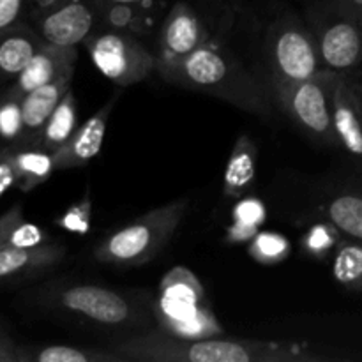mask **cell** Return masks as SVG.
<instances>
[{
	"label": "cell",
	"mask_w": 362,
	"mask_h": 362,
	"mask_svg": "<svg viewBox=\"0 0 362 362\" xmlns=\"http://www.w3.org/2000/svg\"><path fill=\"white\" fill-rule=\"evenodd\" d=\"M243 4L232 42L269 94L283 83L308 80L324 71L320 53L303 13L286 0Z\"/></svg>",
	"instance_id": "6da1fadb"
},
{
	"label": "cell",
	"mask_w": 362,
	"mask_h": 362,
	"mask_svg": "<svg viewBox=\"0 0 362 362\" xmlns=\"http://www.w3.org/2000/svg\"><path fill=\"white\" fill-rule=\"evenodd\" d=\"M156 74L166 83L221 99L260 119L274 113L276 105L264 81L226 39L209 42L175 62L158 64Z\"/></svg>",
	"instance_id": "7a4b0ae2"
},
{
	"label": "cell",
	"mask_w": 362,
	"mask_h": 362,
	"mask_svg": "<svg viewBox=\"0 0 362 362\" xmlns=\"http://www.w3.org/2000/svg\"><path fill=\"white\" fill-rule=\"evenodd\" d=\"M127 362H322L331 357L286 341L179 338L163 329L126 336L112 346Z\"/></svg>",
	"instance_id": "3957f363"
},
{
	"label": "cell",
	"mask_w": 362,
	"mask_h": 362,
	"mask_svg": "<svg viewBox=\"0 0 362 362\" xmlns=\"http://www.w3.org/2000/svg\"><path fill=\"white\" fill-rule=\"evenodd\" d=\"M45 310L88 329L126 332L127 336L154 329V300L144 292L110 288L87 281H49L37 290Z\"/></svg>",
	"instance_id": "277c9868"
},
{
	"label": "cell",
	"mask_w": 362,
	"mask_h": 362,
	"mask_svg": "<svg viewBox=\"0 0 362 362\" xmlns=\"http://www.w3.org/2000/svg\"><path fill=\"white\" fill-rule=\"evenodd\" d=\"M243 0H172L156 35L158 64L175 62L212 41H230Z\"/></svg>",
	"instance_id": "5b68a950"
},
{
	"label": "cell",
	"mask_w": 362,
	"mask_h": 362,
	"mask_svg": "<svg viewBox=\"0 0 362 362\" xmlns=\"http://www.w3.org/2000/svg\"><path fill=\"white\" fill-rule=\"evenodd\" d=\"M324 69L362 83V13L346 0H303Z\"/></svg>",
	"instance_id": "8992f818"
},
{
	"label": "cell",
	"mask_w": 362,
	"mask_h": 362,
	"mask_svg": "<svg viewBox=\"0 0 362 362\" xmlns=\"http://www.w3.org/2000/svg\"><path fill=\"white\" fill-rule=\"evenodd\" d=\"M187 211L186 198L145 212L115 230L94 247V258L119 269L141 267L158 257L173 239Z\"/></svg>",
	"instance_id": "52a82bcc"
},
{
	"label": "cell",
	"mask_w": 362,
	"mask_h": 362,
	"mask_svg": "<svg viewBox=\"0 0 362 362\" xmlns=\"http://www.w3.org/2000/svg\"><path fill=\"white\" fill-rule=\"evenodd\" d=\"M338 74L320 71L313 78L272 88L271 95L276 108L303 131L306 136L320 145L336 148L334 120H332V90Z\"/></svg>",
	"instance_id": "ba28073f"
},
{
	"label": "cell",
	"mask_w": 362,
	"mask_h": 362,
	"mask_svg": "<svg viewBox=\"0 0 362 362\" xmlns=\"http://www.w3.org/2000/svg\"><path fill=\"white\" fill-rule=\"evenodd\" d=\"M81 45L94 66L119 87L141 83L158 69L154 49L131 32L101 28Z\"/></svg>",
	"instance_id": "9c48e42d"
},
{
	"label": "cell",
	"mask_w": 362,
	"mask_h": 362,
	"mask_svg": "<svg viewBox=\"0 0 362 362\" xmlns=\"http://www.w3.org/2000/svg\"><path fill=\"white\" fill-rule=\"evenodd\" d=\"M28 23L45 42L59 46H78L101 30L103 21L94 0H64L46 13L37 14Z\"/></svg>",
	"instance_id": "30bf717a"
},
{
	"label": "cell",
	"mask_w": 362,
	"mask_h": 362,
	"mask_svg": "<svg viewBox=\"0 0 362 362\" xmlns=\"http://www.w3.org/2000/svg\"><path fill=\"white\" fill-rule=\"evenodd\" d=\"M336 148L362 172V83L338 76L332 90Z\"/></svg>",
	"instance_id": "8fae6325"
},
{
	"label": "cell",
	"mask_w": 362,
	"mask_h": 362,
	"mask_svg": "<svg viewBox=\"0 0 362 362\" xmlns=\"http://www.w3.org/2000/svg\"><path fill=\"white\" fill-rule=\"evenodd\" d=\"M76 62V46H59L52 45V42H42L37 52L28 60L27 66L23 67L16 81L4 94L23 99L28 92L49 83L67 71H74Z\"/></svg>",
	"instance_id": "7c38bea8"
},
{
	"label": "cell",
	"mask_w": 362,
	"mask_h": 362,
	"mask_svg": "<svg viewBox=\"0 0 362 362\" xmlns=\"http://www.w3.org/2000/svg\"><path fill=\"white\" fill-rule=\"evenodd\" d=\"M115 101L117 95L110 99L105 106H101L94 115L88 117L81 126H78L73 136L59 151L53 152L57 170L83 168V166H87L88 163L98 158L103 144H105L110 115H112Z\"/></svg>",
	"instance_id": "4fadbf2b"
},
{
	"label": "cell",
	"mask_w": 362,
	"mask_h": 362,
	"mask_svg": "<svg viewBox=\"0 0 362 362\" xmlns=\"http://www.w3.org/2000/svg\"><path fill=\"white\" fill-rule=\"evenodd\" d=\"M74 71L60 74L49 83L28 92L21 99V110H23V136H21L20 145L16 147H35L45 129L46 122L55 112L59 103L66 95V92L71 88Z\"/></svg>",
	"instance_id": "5bb4252c"
},
{
	"label": "cell",
	"mask_w": 362,
	"mask_h": 362,
	"mask_svg": "<svg viewBox=\"0 0 362 362\" xmlns=\"http://www.w3.org/2000/svg\"><path fill=\"white\" fill-rule=\"evenodd\" d=\"M67 250L62 244L46 243L35 247H0V281L42 274L60 265Z\"/></svg>",
	"instance_id": "9a60e30c"
},
{
	"label": "cell",
	"mask_w": 362,
	"mask_h": 362,
	"mask_svg": "<svg viewBox=\"0 0 362 362\" xmlns=\"http://www.w3.org/2000/svg\"><path fill=\"white\" fill-rule=\"evenodd\" d=\"M42 42V37L28 21L0 34V95L16 81Z\"/></svg>",
	"instance_id": "2e32d148"
},
{
	"label": "cell",
	"mask_w": 362,
	"mask_h": 362,
	"mask_svg": "<svg viewBox=\"0 0 362 362\" xmlns=\"http://www.w3.org/2000/svg\"><path fill=\"white\" fill-rule=\"evenodd\" d=\"M257 144L247 134H240L233 144L223 173V193L230 200H240L255 186L257 179Z\"/></svg>",
	"instance_id": "e0dca14e"
},
{
	"label": "cell",
	"mask_w": 362,
	"mask_h": 362,
	"mask_svg": "<svg viewBox=\"0 0 362 362\" xmlns=\"http://www.w3.org/2000/svg\"><path fill=\"white\" fill-rule=\"evenodd\" d=\"M18 362H127L115 350L74 345L18 346Z\"/></svg>",
	"instance_id": "ac0fdd59"
},
{
	"label": "cell",
	"mask_w": 362,
	"mask_h": 362,
	"mask_svg": "<svg viewBox=\"0 0 362 362\" xmlns=\"http://www.w3.org/2000/svg\"><path fill=\"white\" fill-rule=\"evenodd\" d=\"M320 212L343 237L362 239V191H338L322 204Z\"/></svg>",
	"instance_id": "d6986e66"
},
{
	"label": "cell",
	"mask_w": 362,
	"mask_h": 362,
	"mask_svg": "<svg viewBox=\"0 0 362 362\" xmlns=\"http://www.w3.org/2000/svg\"><path fill=\"white\" fill-rule=\"evenodd\" d=\"M11 158L16 173V186L23 193L45 184L57 170L52 152L41 147H14L11 148Z\"/></svg>",
	"instance_id": "ffe728a7"
},
{
	"label": "cell",
	"mask_w": 362,
	"mask_h": 362,
	"mask_svg": "<svg viewBox=\"0 0 362 362\" xmlns=\"http://www.w3.org/2000/svg\"><path fill=\"white\" fill-rule=\"evenodd\" d=\"M78 127V105L73 90H67L62 101L52 113V117L46 122L41 136L35 147H41L48 152H57L76 131Z\"/></svg>",
	"instance_id": "44dd1931"
},
{
	"label": "cell",
	"mask_w": 362,
	"mask_h": 362,
	"mask_svg": "<svg viewBox=\"0 0 362 362\" xmlns=\"http://www.w3.org/2000/svg\"><path fill=\"white\" fill-rule=\"evenodd\" d=\"M49 243L48 233L25 219L20 204L0 216V247H35Z\"/></svg>",
	"instance_id": "7402d4cb"
},
{
	"label": "cell",
	"mask_w": 362,
	"mask_h": 362,
	"mask_svg": "<svg viewBox=\"0 0 362 362\" xmlns=\"http://www.w3.org/2000/svg\"><path fill=\"white\" fill-rule=\"evenodd\" d=\"M332 276L343 288L362 292V239L339 240L332 258Z\"/></svg>",
	"instance_id": "603a6c76"
},
{
	"label": "cell",
	"mask_w": 362,
	"mask_h": 362,
	"mask_svg": "<svg viewBox=\"0 0 362 362\" xmlns=\"http://www.w3.org/2000/svg\"><path fill=\"white\" fill-rule=\"evenodd\" d=\"M290 253V243L281 235L274 232L257 233L250 246V255L264 265H274L285 260Z\"/></svg>",
	"instance_id": "cb8c5ba5"
},
{
	"label": "cell",
	"mask_w": 362,
	"mask_h": 362,
	"mask_svg": "<svg viewBox=\"0 0 362 362\" xmlns=\"http://www.w3.org/2000/svg\"><path fill=\"white\" fill-rule=\"evenodd\" d=\"M23 136V110L21 99L11 95H0V138L14 147L20 145Z\"/></svg>",
	"instance_id": "d4e9b609"
},
{
	"label": "cell",
	"mask_w": 362,
	"mask_h": 362,
	"mask_svg": "<svg viewBox=\"0 0 362 362\" xmlns=\"http://www.w3.org/2000/svg\"><path fill=\"white\" fill-rule=\"evenodd\" d=\"M265 219L264 207H262L260 202L251 200V198H240V204L237 205L235 212H233V235L244 239V237H250L247 233H255V228L258 225H262Z\"/></svg>",
	"instance_id": "484cf974"
},
{
	"label": "cell",
	"mask_w": 362,
	"mask_h": 362,
	"mask_svg": "<svg viewBox=\"0 0 362 362\" xmlns=\"http://www.w3.org/2000/svg\"><path fill=\"white\" fill-rule=\"evenodd\" d=\"M92 219V202L88 194H85L80 202L71 205L62 216L55 219L57 225L64 228L66 232L76 233V235H85L90 230Z\"/></svg>",
	"instance_id": "4316f807"
},
{
	"label": "cell",
	"mask_w": 362,
	"mask_h": 362,
	"mask_svg": "<svg viewBox=\"0 0 362 362\" xmlns=\"http://www.w3.org/2000/svg\"><path fill=\"white\" fill-rule=\"evenodd\" d=\"M341 233L334 228L329 221L324 225H317L306 237H304V246L310 251H317V255H324L327 251L334 250L339 244Z\"/></svg>",
	"instance_id": "83f0119b"
},
{
	"label": "cell",
	"mask_w": 362,
	"mask_h": 362,
	"mask_svg": "<svg viewBox=\"0 0 362 362\" xmlns=\"http://www.w3.org/2000/svg\"><path fill=\"white\" fill-rule=\"evenodd\" d=\"M27 0H0V34L23 23Z\"/></svg>",
	"instance_id": "f1b7e54d"
},
{
	"label": "cell",
	"mask_w": 362,
	"mask_h": 362,
	"mask_svg": "<svg viewBox=\"0 0 362 362\" xmlns=\"http://www.w3.org/2000/svg\"><path fill=\"white\" fill-rule=\"evenodd\" d=\"M95 6H110V4H117V6H133L140 7L145 13L152 14L154 18H158L159 21H163L166 11H168L172 0H94Z\"/></svg>",
	"instance_id": "f546056e"
},
{
	"label": "cell",
	"mask_w": 362,
	"mask_h": 362,
	"mask_svg": "<svg viewBox=\"0 0 362 362\" xmlns=\"http://www.w3.org/2000/svg\"><path fill=\"white\" fill-rule=\"evenodd\" d=\"M14 184H16V173H14L11 148L0 151V197Z\"/></svg>",
	"instance_id": "4dcf8cb0"
},
{
	"label": "cell",
	"mask_w": 362,
	"mask_h": 362,
	"mask_svg": "<svg viewBox=\"0 0 362 362\" xmlns=\"http://www.w3.org/2000/svg\"><path fill=\"white\" fill-rule=\"evenodd\" d=\"M0 362H18V345L0 334Z\"/></svg>",
	"instance_id": "1f68e13d"
},
{
	"label": "cell",
	"mask_w": 362,
	"mask_h": 362,
	"mask_svg": "<svg viewBox=\"0 0 362 362\" xmlns=\"http://www.w3.org/2000/svg\"><path fill=\"white\" fill-rule=\"evenodd\" d=\"M346 2H349L350 6L354 7V9L359 11V13H362V0H346Z\"/></svg>",
	"instance_id": "d6a6232c"
}]
</instances>
